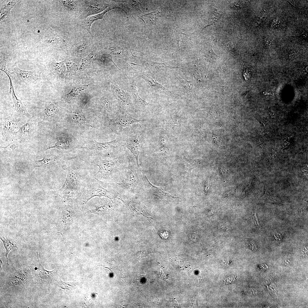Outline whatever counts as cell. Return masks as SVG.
Listing matches in <instances>:
<instances>
[{
  "label": "cell",
  "mask_w": 308,
  "mask_h": 308,
  "mask_svg": "<svg viewBox=\"0 0 308 308\" xmlns=\"http://www.w3.org/2000/svg\"><path fill=\"white\" fill-rule=\"evenodd\" d=\"M38 267L37 269L36 277L37 279L38 283L40 287L45 288V286L47 284L48 281V279L51 274V271H48L45 270L41 265L39 260L38 257Z\"/></svg>",
  "instance_id": "obj_18"
},
{
  "label": "cell",
  "mask_w": 308,
  "mask_h": 308,
  "mask_svg": "<svg viewBox=\"0 0 308 308\" xmlns=\"http://www.w3.org/2000/svg\"><path fill=\"white\" fill-rule=\"evenodd\" d=\"M58 111V106L56 103L50 102L48 103L44 108L43 120L53 119L56 116Z\"/></svg>",
  "instance_id": "obj_22"
},
{
  "label": "cell",
  "mask_w": 308,
  "mask_h": 308,
  "mask_svg": "<svg viewBox=\"0 0 308 308\" xmlns=\"http://www.w3.org/2000/svg\"><path fill=\"white\" fill-rule=\"evenodd\" d=\"M12 284L23 285L27 287L31 279L30 270L28 267H24L19 269L14 274Z\"/></svg>",
  "instance_id": "obj_14"
},
{
  "label": "cell",
  "mask_w": 308,
  "mask_h": 308,
  "mask_svg": "<svg viewBox=\"0 0 308 308\" xmlns=\"http://www.w3.org/2000/svg\"><path fill=\"white\" fill-rule=\"evenodd\" d=\"M68 122L71 126L77 127H92L88 122L82 110L76 111L70 114Z\"/></svg>",
  "instance_id": "obj_12"
},
{
  "label": "cell",
  "mask_w": 308,
  "mask_h": 308,
  "mask_svg": "<svg viewBox=\"0 0 308 308\" xmlns=\"http://www.w3.org/2000/svg\"><path fill=\"white\" fill-rule=\"evenodd\" d=\"M125 151L128 164L125 169L123 179L120 183H114V187L119 193L127 192L141 194L144 190V174L137 164L133 155L126 148Z\"/></svg>",
  "instance_id": "obj_2"
},
{
  "label": "cell",
  "mask_w": 308,
  "mask_h": 308,
  "mask_svg": "<svg viewBox=\"0 0 308 308\" xmlns=\"http://www.w3.org/2000/svg\"><path fill=\"white\" fill-rule=\"evenodd\" d=\"M141 77L146 81L153 89L157 90H167L156 80L155 73L152 72H145L140 74Z\"/></svg>",
  "instance_id": "obj_21"
},
{
  "label": "cell",
  "mask_w": 308,
  "mask_h": 308,
  "mask_svg": "<svg viewBox=\"0 0 308 308\" xmlns=\"http://www.w3.org/2000/svg\"><path fill=\"white\" fill-rule=\"evenodd\" d=\"M16 78L20 81L26 84L36 83L41 80L42 71L37 70H25L15 66L13 68Z\"/></svg>",
  "instance_id": "obj_9"
},
{
  "label": "cell",
  "mask_w": 308,
  "mask_h": 308,
  "mask_svg": "<svg viewBox=\"0 0 308 308\" xmlns=\"http://www.w3.org/2000/svg\"><path fill=\"white\" fill-rule=\"evenodd\" d=\"M113 9L112 7L107 8L101 13L89 16L84 20L82 23L81 26L85 30H87L90 34L91 37L92 35L90 31V27L92 25L95 21L100 19H104V15L108 12Z\"/></svg>",
  "instance_id": "obj_17"
},
{
  "label": "cell",
  "mask_w": 308,
  "mask_h": 308,
  "mask_svg": "<svg viewBox=\"0 0 308 308\" xmlns=\"http://www.w3.org/2000/svg\"><path fill=\"white\" fill-rule=\"evenodd\" d=\"M231 7L235 9H238L240 8L241 6L239 3L236 2L232 4Z\"/></svg>",
  "instance_id": "obj_38"
},
{
  "label": "cell",
  "mask_w": 308,
  "mask_h": 308,
  "mask_svg": "<svg viewBox=\"0 0 308 308\" xmlns=\"http://www.w3.org/2000/svg\"><path fill=\"white\" fill-rule=\"evenodd\" d=\"M110 183V187L107 189L105 187L107 185V183L101 181L95 176L91 177L83 183L77 196L82 198L85 203L95 196H105L110 198L114 197L119 193L114 187L112 183Z\"/></svg>",
  "instance_id": "obj_5"
},
{
  "label": "cell",
  "mask_w": 308,
  "mask_h": 308,
  "mask_svg": "<svg viewBox=\"0 0 308 308\" xmlns=\"http://www.w3.org/2000/svg\"><path fill=\"white\" fill-rule=\"evenodd\" d=\"M98 167V170L95 176L101 174L100 180L107 183H118V180L123 179L125 169L127 160L125 153L116 157L104 159L96 158L92 160Z\"/></svg>",
  "instance_id": "obj_3"
},
{
  "label": "cell",
  "mask_w": 308,
  "mask_h": 308,
  "mask_svg": "<svg viewBox=\"0 0 308 308\" xmlns=\"http://www.w3.org/2000/svg\"><path fill=\"white\" fill-rule=\"evenodd\" d=\"M299 36L301 39H307V33L303 31H300L299 33Z\"/></svg>",
  "instance_id": "obj_36"
},
{
  "label": "cell",
  "mask_w": 308,
  "mask_h": 308,
  "mask_svg": "<svg viewBox=\"0 0 308 308\" xmlns=\"http://www.w3.org/2000/svg\"><path fill=\"white\" fill-rule=\"evenodd\" d=\"M124 143L123 139L119 137L107 142L91 141L78 148L82 150L84 155L87 157L93 156L94 159L116 157L122 155L123 154L121 153L125 152Z\"/></svg>",
  "instance_id": "obj_4"
},
{
  "label": "cell",
  "mask_w": 308,
  "mask_h": 308,
  "mask_svg": "<svg viewBox=\"0 0 308 308\" xmlns=\"http://www.w3.org/2000/svg\"><path fill=\"white\" fill-rule=\"evenodd\" d=\"M280 24V22L278 19L275 20L272 24V27H278Z\"/></svg>",
  "instance_id": "obj_39"
},
{
  "label": "cell",
  "mask_w": 308,
  "mask_h": 308,
  "mask_svg": "<svg viewBox=\"0 0 308 308\" xmlns=\"http://www.w3.org/2000/svg\"><path fill=\"white\" fill-rule=\"evenodd\" d=\"M83 86L75 87L72 90V91L70 93L68 94L66 96L68 97L69 98L70 97L72 98L77 96L79 94L80 92L84 89V87Z\"/></svg>",
  "instance_id": "obj_32"
},
{
  "label": "cell",
  "mask_w": 308,
  "mask_h": 308,
  "mask_svg": "<svg viewBox=\"0 0 308 308\" xmlns=\"http://www.w3.org/2000/svg\"><path fill=\"white\" fill-rule=\"evenodd\" d=\"M97 167L91 160L83 155L68 161L65 170L66 175L62 187L56 191L64 196H77L81 186L88 178L95 177Z\"/></svg>",
  "instance_id": "obj_1"
},
{
  "label": "cell",
  "mask_w": 308,
  "mask_h": 308,
  "mask_svg": "<svg viewBox=\"0 0 308 308\" xmlns=\"http://www.w3.org/2000/svg\"><path fill=\"white\" fill-rule=\"evenodd\" d=\"M9 78L10 82L9 91L12 95L13 100V107L17 112L25 116L28 119L31 118V115L28 112L25 105L15 95L12 82L13 80L10 78Z\"/></svg>",
  "instance_id": "obj_16"
},
{
  "label": "cell",
  "mask_w": 308,
  "mask_h": 308,
  "mask_svg": "<svg viewBox=\"0 0 308 308\" xmlns=\"http://www.w3.org/2000/svg\"><path fill=\"white\" fill-rule=\"evenodd\" d=\"M11 116L6 118L3 121L1 126V131L3 135L6 136L14 134L16 132L17 123Z\"/></svg>",
  "instance_id": "obj_20"
},
{
  "label": "cell",
  "mask_w": 308,
  "mask_h": 308,
  "mask_svg": "<svg viewBox=\"0 0 308 308\" xmlns=\"http://www.w3.org/2000/svg\"><path fill=\"white\" fill-rule=\"evenodd\" d=\"M147 65L151 70L152 72L154 73L158 71L167 68H176L169 64H167V65H166L165 63H157L151 61L148 62Z\"/></svg>",
  "instance_id": "obj_27"
},
{
  "label": "cell",
  "mask_w": 308,
  "mask_h": 308,
  "mask_svg": "<svg viewBox=\"0 0 308 308\" xmlns=\"http://www.w3.org/2000/svg\"><path fill=\"white\" fill-rule=\"evenodd\" d=\"M114 9L118 8L123 11L127 17L139 15L141 13L139 3L136 0L118 1H114Z\"/></svg>",
  "instance_id": "obj_10"
},
{
  "label": "cell",
  "mask_w": 308,
  "mask_h": 308,
  "mask_svg": "<svg viewBox=\"0 0 308 308\" xmlns=\"http://www.w3.org/2000/svg\"><path fill=\"white\" fill-rule=\"evenodd\" d=\"M264 44L268 48L272 44V42L270 39L267 38L265 40Z\"/></svg>",
  "instance_id": "obj_37"
},
{
  "label": "cell",
  "mask_w": 308,
  "mask_h": 308,
  "mask_svg": "<svg viewBox=\"0 0 308 308\" xmlns=\"http://www.w3.org/2000/svg\"><path fill=\"white\" fill-rule=\"evenodd\" d=\"M65 69V66L63 62H57L54 60L52 62V69L54 75L63 78Z\"/></svg>",
  "instance_id": "obj_26"
},
{
  "label": "cell",
  "mask_w": 308,
  "mask_h": 308,
  "mask_svg": "<svg viewBox=\"0 0 308 308\" xmlns=\"http://www.w3.org/2000/svg\"><path fill=\"white\" fill-rule=\"evenodd\" d=\"M254 216L255 220V222H256L257 223L258 225L259 226H260V224L259 221L258 217L257 216L256 212H255Z\"/></svg>",
  "instance_id": "obj_40"
},
{
  "label": "cell",
  "mask_w": 308,
  "mask_h": 308,
  "mask_svg": "<svg viewBox=\"0 0 308 308\" xmlns=\"http://www.w3.org/2000/svg\"><path fill=\"white\" fill-rule=\"evenodd\" d=\"M86 10L85 14L87 17L97 13H100L107 8L112 7L111 4L104 1H86Z\"/></svg>",
  "instance_id": "obj_13"
},
{
  "label": "cell",
  "mask_w": 308,
  "mask_h": 308,
  "mask_svg": "<svg viewBox=\"0 0 308 308\" xmlns=\"http://www.w3.org/2000/svg\"><path fill=\"white\" fill-rule=\"evenodd\" d=\"M180 162L183 169L188 173H190L192 169L197 167L198 165L196 161L188 159L184 155L182 156Z\"/></svg>",
  "instance_id": "obj_24"
},
{
  "label": "cell",
  "mask_w": 308,
  "mask_h": 308,
  "mask_svg": "<svg viewBox=\"0 0 308 308\" xmlns=\"http://www.w3.org/2000/svg\"><path fill=\"white\" fill-rule=\"evenodd\" d=\"M35 119L33 117L29 119L27 122L23 125L14 134L17 137L23 139L33 134L37 127Z\"/></svg>",
  "instance_id": "obj_15"
},
{
  "label": "cell",
  "mask_w": 308,
  "mask_h": 308,
  "mask_svg": "<svg viewBox=\"0 0 308 308\" xmlns=\"http://www.w3.org/2000/svg\"><path fill=\"white\" fill-rule=\"evenodd\" d=\"M0 69L5 72L8 78H10L11 80H13L16 78V74L13 72H10L7 69L5 62H2L1 63Z\"/></svg>",
  "instance_id": "obj_30"
},
{
  "label": "cell",
  "mask_w": 308,
  "mask_h": 308,
  "mask_svg": "<svg viewBox=\"0 0 308 308\" xmlns=\"http://www.w3.org/2000/svg\"><path fill=\"white\" fill-rule=\"evenodd\" d=\"M144 121L133 118L129 114H123L105 119V125L113 132L118 135L120 134L125 128Z\"/></svg>",
  "instance_id": "obj_6"
},
{
  "label": "cell",
  "mask_w": 308,
  "mask_h": 308,
  "mask_svg": "<svg viewBox=\"0 0 308 308\" xmlns=\"http://www.w3.org/2000/svg\"><path fill=\"white\" fill-rule=\"evenodd\" d=\"M62 3L66 7L70 10H74L76 8V4L74 1H62Z\"/></svg>",
  "instance_id": "obj_33"
},
{
  "label": "cell",
  "mask_w": 308,
  "mask_h": 308,
  "mask_svg": "<svg viewBox=\"0 0 308 308\" xmlns=\"http://www.w3.org/2000/svg\"><path fill=\"white\" fill-rule=\"evenodd\" d=\"M107 50L114 57L125 58L127 52L123 47L120 46H112L108 48Z\"/></svg>",
  "instance_id": "obj_25"
},
{
  "label": "cell",
  "mask_w": 308,
  "mask_h": 308,
  "mask_svg": "<svg viewBox=\"0 0 308 308\" xmlns=\"http://www.w3.org/2000/svg\"><path fill=\"white\" fill-rule=\"evenodd\" d=\"M144 136L141 131H135L129 133L124 139L125 147H126L135 157L138 165V158L144 141Z\"/></svg>",
  "instance_id": "obj_7"
},
{
  "label": "cell",
  "mask_w": 308,
  "mask_h": 308,
  "mask_svg": "<svg viewBox=\"0 0 308 308\" xmlns=\"http://www.w3.org/2000/svg\"><path fill=\"white\" fill-rule=\"evenodd\" d=\"M176 77L183 88L188 91L192 89V88L193 85L191 82L184 81L178 75Z\"/></svg>",
  "instance_id": "obj_31"
},
{
  "label": "cell",
  "mask_w": 308,
  "mask_h": 308,
  "mask_svg": "<svg viewBox=\"0 0 308 308\" xmlns=\"http://www.w3.org/2000/svg\"><path fill=\"white\" fill-rule=\"evenodd\" d=\"M196 232H194V233L193 236V238L195 239L196 238Z\"/></svg>",
  "instance_id": "obj_42"
},
{
  "label": "cell",
  "mask_w": 308,
  "mask_h": 308,
  "mask_svg": "<svg viewBox=\"0 0 308 308\" xmlns=\"http://www.w3.org/2000/svg\"><path fill=\"white\" fill-rule=\"evenodd\" d=\"M226 48L229 50L233 51L236 48L235 43L232 42H229L226 44Z\"/></svg>",
  "instance_id": "obj_35"
},
{
  "label": "cell",
  "mask_w": 308,
  "mask_h": 308,
  "mask_svg": "<svg viewBox=\"0 0 308 308\" xmlns=\"http://www.w3.org/2000/svg\"><path fill=\"white\" fill-rule=\"evenodd\" d=\"M209 181H208L206 182V183L205 190L206 191H207L208 190V189L209 187Z\"/></svg>",
  "instance_id": "obj_41"
},
{
  "label": "cell",
  "mask_w": 308,
  "mask_h": 308,
  "mask_svg": "<svg viewBox=\"0 0 308 308\" xmlns=\"http://www.w3.org/2000/svg\"><path fill=\"white\" fill-rule=\"evenodd\" d=\"M74 45V51L76 53L83 52L89 47L88 42L86 40L79 41Z\"/></svg>",
  "instance_id": "obj_28"
},
{
  "label": "cell",
  "mask_w": 308,
  "mask_h": 308,
  "mask_svg": "<svg viewBox=\"0 0 308 308\" xmlns=\"http://www.w3.org/2000/svg\"><path fill=\"white\" fill-rule=\"evenodd\" d=\"M131 90L134 100V105L139 108H145L149 106H152L143 99L139 95L136 86L133 84H131Z\"/></svg>",
  "instance_id": "obj_23"
},
{
  "label": "cell",
  "mask_w": 308,
  "mask_h": 308,
  "mask_svg": "<svg viewBox=\"0 0 308 308\" xmlns=\"http://www.w3.org/2000/svg\"><path fill=\"white\" fill-rule=\"evenodd\" d=\"M57 148L67 151H70L76 148H78L72 140L69 137H64L62 138L57 141L54 146L49 147L48 149Z\"/></svg>",
  "instance_id": "obj_19"
},
{
  "label": "cell",
  "mask_w": 308,
  "mask_h": 308,
  "mask_svg": "<svg viewBox=\"0 0 308 308\" xmlns=\"http://www.w3.org/2000/svg\"><path fill=\"white\" fill-rule=\"evenodd\" d=\"M35 161L36 166L48 169L52 171H56L60 169L65 170L66 165V163L62 164L59 158L52 155H45L42 159Z\"/></svg>",
  "instance_id": "obj_11"
},
{
  "label": "cell",
  "mask_w": 308,
  "mask_h": 308,
  "mask_svg": "<svg viewBox=\"0 0 308 308\" xmlns=\"http://www.w3.org/2000/svg\"><path fill=\"white\" fill-rule=\"evenodd\" d=\"M1 239L3 242L5 248L6 250L5 256L7 258V265H9L7 260V256L8 254L13 247H16L13 242H11L9 240H6L3 238V239L1 238Z\"/></svg>",
  "instance_id": "obj_29"
},
{
  "label": "cell",
  "mask_w": 308,
  "mask_h": 308,
  "mask_svg": "<svg viewBox=\"0 0 308 308\" xmlns=\"http://www.w3.org/2000/svg\"><path fill=\"white\" fill-rule=\"evenodd\" d=\"M114 88L118 101L119 110L123 114L129 115L135 113L136 109L132 102L130 96L119 87L114 86Z\"/></svg>",
  "instance_id": "obj_8"
},
{
  "label": "cell",
  "mask_w": 308,
  "mask_h": 308,
  "mask_svg": "<svg viewBox=\"0 0 308 308\" xmlns=\"http://www.w3.org/2000/svg\"><path fill=\"white\" fill-rule=\"evenodd\" d=\"M90 58L89 56L87 57L82 61L80 67L81 69H84L88 66L90 62Z\"/></svg>",
  "instance_id": "obj_34"
}]
</instances>
